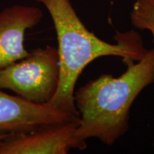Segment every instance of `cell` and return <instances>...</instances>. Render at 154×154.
Wrapping results in <instances>:
<instances>
[{
	"label": "cell",
	"instance_id": "6da1fadb",
	"mask_svg": "<svg viewBox=\"0 0 154 154\" xmlns=\"http://www.w3.org/2000/svg\"><path fill=\"white\" fill-rule=\"evenodd\" d=\"M49 12L57 33L60 79L57 93L47 105L78 116L74 103L75 86L84 69L98 58L113 56L123 61L140 60L148 49L134 30L114 35L109 43L90 32L83 24L70 0H36Z\"/></svg>",
	"mask_w": 154,
	"mask_h": 154
},
{
	"label": "cell",
	"instance_id": "7a4b0ae2",
	"mask_svg": "<svg viewBox=\"0 0 154 154\" xmlns=\"http://www.w3.org/2000/svg\"><path fill=\"white\" fill-rule=\"evenodd\" d=\"M124 63L127 69L120 76L103 74L74 91L79 139L95 138L112 146L128 131L131 107L140 92L154 83V49L138 62Z\"/></svg>",
	"mask_w": 154,
	"mask_h": 154
},
{
	"label": "cell",
	"instance_id": "3957f363",
	"mask_svg": "<svg viewBox=\"0 0 154 154\" xmlns=\"http://www.w3.org/2000/svg\"><path fill=\"white\" fill-rule=\"evenodd\" d=\"M59 79L58 49L47 45L0 70V89L10 90L29 101L46 105L57 93Z\"/></svg>",
	"mask_w": 154,
	"mask_h": 154
},
{
	"label": "cell",
	"instance_id": "277c9868",
	"mask_svg": "<svg viewBox=\"0 0 154 154\" xmlns=\"http://www.w3.org/2000/svg\"><path fill=\"white\" fill-rule=\"evenodd\" d=\"M79 124V117L29 132L8 134L0 140V154H66L72 149L82 151L87 144L76 136Z\"/></svg>",
	"mask_w": 154,
	"mask_h": 154
},
{
	"label": "cell",
	"instance_id": "5b68a950",
	"mask_svg": "<svg viewBox=\"0 0 154 154\" xmlns=\"http://www.w3.org/2000/svg\"><path fill=\"white\" fill-rule=\"evenodd\" d=\"M79 117L49 105L38 104L19 96L9 95L0 89V134L29 132Z\"/></svg>",
	"mask_w": 154,
	"mask_h": 154
},
{
	"label": "cell",
	"instance_id": "8992f818",
	"mask_svg": "<svg viewBox=\"0 0 154 154\" xmlns=\"http://www.w3.org/2000/svg\"><path fill=\"white\" fill-rule=\"evenodd\" d=\"M39 8L16 5L0 11V70L26 57L24 47L26 30L41 22Z\"/></svg>",
	"mask_w": 154,
	"mask_h": 154
},
{
	"label": "cell",
	"instance_id": "52a82bcc",
	"mask_svg": "<svg viewBox=\"0 0 154 154\" xmlns=\"http://www.w3.org/2000/svg\"><path fill=\"white\" fill-rule=\"evenodd\" d=\"M130 18L134 27L149 30L154 39V0H136Z\"/></svg>",
	"mask_w": 154,
	"mask_h": 154
},
{
	"label": "cell",
	"instance_id": "ba28073f",
	"mask_svg": "<svg viewBox=\"0 0 154 154\" xmlns=\"http://www.w3.org/2000/svg\"><path fill=\"white\" fill-rule=\"evenodd\" d=\"M8 134H0V140H2V139H4L6 136H7Z\"/></svg>",
	"mask_w": 154,
	"mask_h": 154
}]
</instances>
